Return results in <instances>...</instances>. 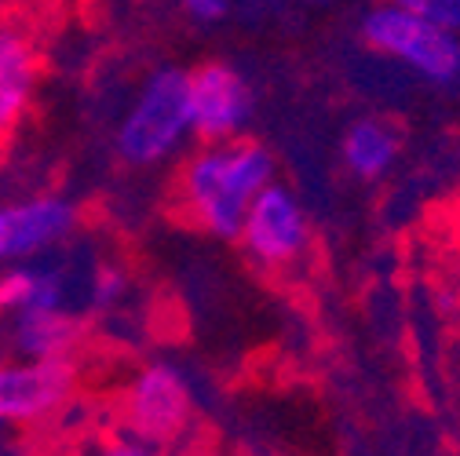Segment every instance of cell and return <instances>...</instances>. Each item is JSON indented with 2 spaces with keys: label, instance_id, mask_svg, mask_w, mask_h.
I'll list each match as a JSON object with an SVG mask.
<instances>
[{
  "label": "cell",
  "instance_id": "obj_9",
  "mask_svg": "<svg viewBox=\"0 0 460 456\" xmlns=\"http://www.w3.org/2000/svg\"><path fill=\"white\" fill-rule=\"evenodd\" d=\"M40 88V44L19 15H0V143L12 139Z\"/></svg>",
  "mask_w": 460,
  "mask_h": 456
},
{
  "label": "cell",
  "instance_id": "obj_19",
  "mask_svg": "<svg viewBox=\"0 0 460 456\" xmlns=\"http://www.w3.org/2000/svg\"><path fill=\"white\" fill-rule=\"evenodd\" d=\"M456 409H460V394H456Z\"/></svg>",
  "mask_w": 460,
  "mask_h": 456
},
{
  "label": "cell",
  "instance_id": "obj_8",
  "mask_svg": "<svg viewBox=\"0 0 460 456\" xmlns=\"http://www.w3.org/2000/svg\"><path fill=\"white\" fill-rule=\"evenodd\" d=\"M190 88V128L198 143H226L242 139L252 121V84L230 63H201L187 70Z\"/></svg>",
  "mask_w": 460,
  "mask_h": 456
},
{
  "label": "cell",
  "instance_id": "obj_18",
  "mask_svg": "<svg viewBox=\"0 0 460 456\" xmlns=\"http://www.w3.org/2000/svg\"><path fill=\"white\" fill-rule=\"evenodd\" d=\"M63 456H102V449H70Z\"/></svg>",
  "mask_w": 460,
  "mask_h": 456
},
{
  "label": "cell",
  "instance_id": "obj_3",
  "mask_svg": "<svg viewBox=\"0 0 460 456\" xmlns=\"http://www.w3.org/2000/svg\"><path fill=\"white\" fill-rule=\"evenodd\" d=\"M358 37L369 51L394 59L424 84H438V88L460 84V33L417 19L413 12L398 8L394 0L376 4L362 15Z\"/></svg>",
  "mask_w": 460,
  "mask_h": 456
},
{
  "label": "cell",
  "instance_id": "obj_1",
  "mask_svg": "<svg viewBox=\"0 0 460 456\" xmlns=\"http://www.w3.org/2000/svg\"><path fill=\"white\" fill-rule=\"evenodd\" d=\"M274 153L242 136L226 143H198L172 176V208L194 231L238 241L249 205L274 183Z\"/></svg>",
  "mask_w": 460,
  "mask_h": 456
},
{
  "label": "cell",
  "instance_id": "obj_17",
  "mask_svg": "<svg viewBox=\"0 0 460 456\" xmlns=\"http://www.w3.org/2000/svg\"><path fill=\"white\" fill-rule=\"evenodd\" d=\"M0 456H26L22 427H12V424H0Z\"/></svg>",
  "mask_w": 460,
  "mask_h": 456
},
{
  "label": "cell",
  "instance_id": "obj_16",
  "mask_svg": "<svg viewBox=\"0 0 460 456\" xmlns=\"http://www.w3.org/2000/svg\"><path fill=\"white\" fill-rule=\"evenodd\" d=\"M102 456H161V449L143 445V442H136V438L121 434V438H113V442H106V445H102Z\"/></svg>",
  "mask_w": 460,
  "mask_h": 456
},
{
  "label": "cell",
  "instance_id": "obj_6",
  "mask_svg": "<svg viewBox=\"0 0 460 456\" xmlns=\"http://www.w3.org/2000/svg\"><path fill=\"white\" fill-rule=\"evenodd\" d=\"M77 358L0 362V424L37 427L59 417L77 394Z\"/></svg>",
  "mask_w": 460,
  "mask_h": 456
},
{
  "label": "cell",
  "instance_id": "obj_15",
  "mask_svg": "<svg viewBox=\"0 0 460 456\" xmlns=\"http://www.w3.org/2000/svg\"><path fill=\"white\" fill-rule=\"evenodd\" d=\"M180 4H183V12H187L194 22H205V26L223 22L226 12H230V0H180Z\"/></svg>",
  "mask_w": 460,
  "mask_h": 456
},
{
  "label": "cell",
  "instance_id": "obj_13",
  "mask_svg": "<svg viewBox=\"0 0 460 456\" xmlns=\"http://www.w3.org/2000/svg\"><path fill=\"white\" fill-rule=\"evenodd\" d=\"M125 289H128L125 270L118 263H99L92 270V296H88V303L92 307H102V311L106 307H118L121 296H125Z\"/></svg>",
  "mask_w": 460,
  "mask_h": 456
},
{
  "label": "cell",
  "instance_id": "obj_12",
  "mask_svg": "<svg viewBox=\"0 0 460 456\" xmlns=\"http://www.w3.org/2000/svg\"><path fill=\"white\" fill-rule=\"evenodd\" d=\"M88 336L81 311H33L12 314V344L22 358H77Z\"/></svg>",
  "mask_w": 460,
  "mask_h": 456
},
{
  "label": "cell",
  "instance_id": "obj_5",
  "mask_svg": "<svg viewBox=\"0 0 460 456\" xmlns=\"http://www.w3.org/2000/svg\"><path fill=\"white\" fill-rule=\"evenodd\" d=\"M238 245L260 270L285 274L300 267L314 249V226L300 194L285 183H270L245 212Z\"/></svg>",
  "mask_w": 460,
  "mask_h": 456
},
{
  "label": "cell",
  "instance_id": "obj_10",
  "mask_svg": "<svg viewBox=\"0 0 460 456\" xmlns=\"http://www.w3.org/2000/svg\"><path fill=\"white\" fill-rule=\"evenodd\" d=\"M44 259V256H40ZM19 263L0 270V311L33 314V311H77V281L70 263Z\"/></svg>",
  "mask_w": 460,
  "mask_h": 456
},
{
  "label": "cell",
  "instance_id": "obj_4",
  "mask_svg": "<svg viewBox=\"0 0 460 456\" xmlns=\"http://www.w3.org/2000/svg\"><path fill=\"white\" fill-rule=\"evenodd\" d=\"M118 417L128 438L164 449L180 442L194 420V390L180 365L146 362L132 373L121 390Z\"/></svg>",
  "mask_w": 460,
  "mask_h": 456
},
{
  "label": "cell",
  "instance_id": "obj_7",
  "mask_svg": "<svg viewBox=\"0 0 460 456\" xmlns=\"http://www.w3.org/2000/svg\"><path fill=\"white\" fill-rule=\"evenodd\" d=\"M81 231V205L66 194H26L0 205V270L59 252Z\"/></svg>",
  "mask_w": 460,
  "mask_h": 456
},
{
  "label": "cell",
  "instance_id": "obj_14",
  "mask_svg": "<svg viewBox=\"0 0 460 456\" xmlns=\"http://www.w3.org/2000/svg\"><path fill=\"white\" fill-rule=\"evenodd\" d=\"M398 8L413 12L417 19L438 26V30H449V33H460V0H394Z\"/></svg>",
  "mask_w": 460,
  "mask_h": 456
},
{
  "label": "cell",
  "instance_id": "obj_11",
  "mask_svg": "<svg viewBox=\"0 0 460 456\" xmlns=\"http://www.w3.org/2000/svg\"><path fill=\"white\" fill-rule=\"evenodd\" d=\"M398 153H402V132L391 118H380V113L351 121L340 139V161L358 183L384 180L394 168Z\"/></svg>",
  "mask_w": 460,
  "mask_h": 456
},
{
  "label": "cell",
  "instance_id": "obj_2",
  "mask_svg": "<svg viewBox=\"0 0 460 456\" xmlns=\"http://www.w3.org/2000/svg\"><path fill=\"white\" fill-rule=\"evenodd\" d=\"M194 139L187 70L161 66L143 77L128 110L113 128V150L132 168H157Z\"/></svg>",
  "mask_w": 460,
  "mask_h": 456
}]
</instances>
